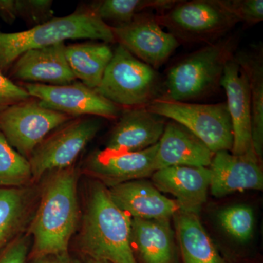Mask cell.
I'll list each match as a JSON object with an SVG mask.
<instances>
[{
	"label": "cell",
	"instance_id": "cell-29",
	"mask_svg": "<svg viewBox=\"0 0 263 263\" xmlns=\"http://www.w3.org/2000/svg\"><path fill=\"white\" fill-rule=\"evenodd\" d=\"M238 22L255 24L263 20L262 0H221Z\"/></svg>",
	"mask_w": 263,
	"mask_h": 263
},
{
	"label": "cell",
	"instance_id": "cell-14",
	"mask_svg": "<svg viewBox=\"0 0 263 263\" xmlns=\"http://www.w3.org/2000/svg\"><path fill=\"white\" fill-rule=\"evenodd\" d=\"M209 167L211 193L217 198L245 190H262V166L255 153L235 155L221 151L214 154Z\"/></svg>",
	"mask_w": 263,
	"mask_h": 263
},
{
	"label": "cell",
	"instance_id": "cell-26",
	"mask_svg": "<svg viewBox=\"0 0 263 263\" xmlns=\"http://www.w3.org/2000/svg\"><path fill=\"white\" fill-rule=\"evenodd\" d=\"M32 181L28 160L10 146L0 132V189L22 187Z\"/></svg>",
	"mask_w": 263,
	"mask_h": 263
},
{
	"label": "cell",
	"instance_id": "cell-25",
	"mask_svg": "<svg viewBox=\"0 0 263 263\" xmlns=\"http://www.w3.org/2000/svg\"><path fill=\"white\" fill-rule=\"evenodd\" d=\"M178 2L176 0H105L99 3L93 10L104 22L109 21L119 25L129 23L145 10H157L164 13Z\"/></svg>",
	"mask_w": 263,
	"mask_h": 263
},
{
	"label": "cell",
	"instance_id": "cell-21",
	"mask_svg": "<svg viewBox=\"0 0 263 263\" xmlns=\"http://www.w3.org/2000/svg\"><path fill=\"white\" fill-rule=\"evenodd\" d=\"M173 218L183 263H229L216 249L198 215L179 210Z\"/></svg>",
	"mask_w": 263,
	"mask_h": 263
},
{
	"label": "cell",
	"instance_id": "cell-4",
	"mask_svg": "<svg viewBox=\"0 0 263 263\" xmlns=\"http://www.w3.org/2000/svg\"><path fill=\"white\" fill-rule=\"evenodd\" d=\"M236 46V38H220L176 62L167 72L160 98L186 103L213 92L220 86Z\"/></svg>",
	"mask_w": 263,
	"mask_h": 263
},
{
	"label": "cell",
	"instance_id": "cell-11",
	"mask_svg": "<svg viewBox=\"0 0 263 263\" xmlns=\"http://www.w3.org/2000/svg\"><path fill=\"white\" fill-rule=\"evenodd\" d=\"M111 29L119 45L155 70L163 65L179 46V41L162 29L154 15L142 13L129 23Z\"/></svg>",
	"mask_w": 263,
	"mask_h": 263
},
{
	"label": "cell",
	"instance_id": "cell-19",
	"mask_svg": "<svg viewBox=\"0 0 263 263\" xmlns=\"http://www.w3.org/2000/svg\"><path fill=\"white\" fill-rule=\"evenodd\" d=\"M65 43L25 52L13 65L11 75L34 84L66 85L76 80L65 55Z\"/></svg>",
	"mask_w": 263,
	"mask_h": 263
},
{
	"label": "cell",
	"instance_id": "cell-33",
	"mask_svg": "<svg viewBox=\"0 0 263 263\" xmlns=\"http://www.w3.org/2000/svg\"><path fill=\"white\" fill-rule=\"evenodd\" d=\"M0 18L9 24L18 18L16 0H0Z\"/></svg>",
	"mask_w": 263,
	"mask_h": 263
},
{
	"label": "cell",
	"instance_id": "cell-6",
	"mask_svg": "<svg viewBox=\"0 0 263 263\" xmlns=\"http://www.w3.org/2000/svg\"><path fill=\"white\" fill-rule=\"evenodd\" d=\"M146 107L152 113L181 124L213 153L221 151L231 152L233 128L226 102L197 104L159 98Z\"/></svg>",
	"mask_w": 263,
	"mask_h": 263
},
{
	"label": "cell",
	"instance_id": "cell-5",
	"mask_svg": "<svg viewBox=\"0 0 263 263\" xmlns=\"http://www.w3.org/2000/svg\"><path fill=\"white\" fill-rule=\"evenodd\" d=\"M95 90L117 106L129 108L146 107L159 98L162 85L155 69L119 45Z\"/></svg>",
	"mask_w": 263,
	"mask_h": 263
},
{
	"label": "cell",
	"instance_id": "cell-7",
	"mask_svg": "<svg viewBox=\"0 0 263 263\" xmlns=\"http://www.w3.org/2000/svg\"><path fill=\"white\" fill-rule=\"evenodd\" d=\"M155 18L178 41L190 43L215 42L238 23L221 0L179 1Z\"/></svg>",
	"mask_w": 263,
	"mask_h": 263
},
{
	"label": "cell",
	"instance_id": "cell-23",
	"mask_svg": "<svg viewBox=\"0 0 263 263\" xmlns=\"http://www.w3.org/2000/svg\"><path fill=\"white\" fill-rule=\"evenodd\" d=\"M66 59L76 79L91 89L98 87L114 55L106 43H84L65 48Z\"/></svg>",
	"mask_w": 263,
	"mask_h": 263
},
{
	"label": "cell",
	"instance_id": "cell-17",
	"mask_svg": "<svg viewBox=\"0 0 263 263\" xmlns=\"http://www.w3.org/2000/svg\"><path fill=\"white\" fill-rule=\"evenodd\" d=\"M113 201L132 219H171L179 207L148 180L129 181L108 188Z\"/></svg>",
	"mask_w": 263,
	"mask_h": 263
},
{
	"label": "cell",
	"instance_id": "cell-8",
	"mask_svg": "<svg viewBox=\"0 0 263 263\" xmlns=\"http://www.w3.org/2000/svg\"><path fill=\"white\" fill-rule=\"evenodd\" d=\"M101 125L98 117H78L50 133L28 159L32 180L36 181L46 174L72 166Z\"/></svg>",
	"mask_w": 263,
	"mask_h": 263
},
{
	"label": "cell",
	"instance_id": "cell-18",
	"mask_svg": "<svg viewBox=\"0 0 263 263\" xmlns=\"http://www.w3.org/2000/svg\"><path fill=\"white\" fill-rule=\"evenodd\" d=\"M130 238L138 263H180L171 219H132Z\"/></svg>",
	"mask_w": 263,
	"mask_h": 263
},
{
	"label": "cell",
	"instance_id": "cell-12",
	"mask_svg": "<svg viewBox=\"0 0 263 263\" xmlns=\"http://www.w3.org/2000/svg\"><path fill=\"white\" fill-rule=\"evenodd\" d=\"M157 147L158 143L146 149L126 153L95 151L85 161L84 171L107 188L147 179L156 171Z\"/></svg>",
	"mask_w": 263,
	"mask_h": 263
},
{
	"label": "cell",
	"instance_id": "cell-32",
	"mask_svg": "<svg viewBox=\"0 0 263 263\" xmlns=\"http://www.w3.org/2000/svg\"><path fill=\"white\" fill-rule=\"evenodd\" d=\"M29 263H80L79 260L71 257L68 252L63 253L46 254L32 257Z\"/></svg>",
	"mask_w": 263,
	"mask_h": 263
},
{
	"label": "cell",
	"instance_id": "cell-13",
	"mask_svg": "<svg viewBox=\"0 0 263 263\" xmlns=\"http://www.w3.org/2000/svg\"><path fill=\"white\" fill-rule=\"evenodd\" d=\"M220 86L226 93L227 107L233 128L231 153L235 155L255 153L252 146V103L248 79L234 56L227 62Z\"/></svg>",
	"mask_w": 263,
	"mask_h": 263
},
{
	"label": "cell",
	"instance_id": "cell-28",
	"mask_svg": "<svg viewBox=\"0 0 263 263\" xmlns=\"http://www.w3.org/2000/svg\"><path fill=\"white\" fill-rule=\"evenodd\" d=\"M18 17L35 26L53 18V1L51 0H16Z\"/></svg>",
	"mask_w": 263,
	"mask_h": 263
},
{
	"label": "cell",
	"instance_id": "cell-2",
	"mask_svg": "<svg viewBox=\"0 0 263 263\" xmlns=\"http://www.w3.org/2000/svg\"><path fill=\"white\" fill-rule=\"evenodd\" d=\"M130 216L113 201L108 189L90 184L79 246L90 259L108 263H138L131 245Z\"/></svg>",
	"mask_w": 263,
	"mask_h": 263
},
{
	"label": "cell",
	"instance_id": "cell-27",
	"mask_svg": "<svg viewBox=\"0 0 263 263\" xmlns=\"http://www.w3.org/2000/svg\"><path fill=\"white\" fill-rule=\"evenodd\" d=\"M218 220L235 241L247 243L253 235L255 217L253 209L249 205L240 204L226 208L218 214Z\"/></svg>",
	"mask_w": 263,
	"mask_h": 263
},
{
	"label": "cell",
	"instance_id": "cell-24",
	"mask_svg": "<svg viewBox=\"0 0 263 263\" xmlns=\"http://www.w3.org/2000/svg\"><path fill=\"white\" fill-rule=\"evenodd\" d=\"M247 76L252 103V141L259 159L263 155V60L262 49L234 55Z\"/></svg>",
	"mask_w": 263,
	"mask_h": 263
},
{
	"label": "cell",
	"instance_id": "cell-20",
	"mask_svg": "<svg viewBox=\"0 0 263 263\" xmlns=\"http://www.w3.org/2000/svg\"><path fill=\"white\" fill-rule=\"evenodd\" d=\"M214 154L191 132L178 123H166L158 142L155 169L172 166L209 167Z\"/></svg>",
	"mask_w": 263,
	"mask_h": 263
},
{
	"label": "cell",
	"instance_id": "cell-16",
	"mask_svg": "<svg viewBox=\"0 0 263 263\" xmlns=\"http://www.w3.org/2000/svg\"><path fill=\"white\" fill-rule=\"evenodd\" d=\"M164 118L152 113L146 107L124 110L105 143L112 153L136 152L158 143L165 127Z\"/></svg>",
	"mask_w": 263,
	"mask_h": 263
},
{
	"label": "cell",
	"instance_id": "cell-15",
	"mask_svg": "<svg viewBox=\"0 0 263 263\" xmlns=\"http://www.w3.org/2000/svg\"><path fill=\"white\" fill-rule=\"evenodd\" d=\"M152 179L159 191L174 197L180 211L199 216L210 189L209 167L172 166L156 171Z\"/></svg>",
	"mask_w": 263,
	"mask_h": 263
},
{
	"label": "cell",
	"instance_id": "cell-22",
	"mask_svg": "<svg viewBox=\"0 0 263 263\" xmlns=\"http://www.w3.org/2000/svg\"><path fill=\"white\" fill-rule=\"evenodd\" d=\"M35 191L28 186L0 189V250L32 220Z\"/></svg>",
	"mask_w": 263,
	"mask_h": 263
},
{
	"label": "cell",
	"instance_id": "cell-1",
	"mask_svg": "<svg viewBox=\"0 0 263 263\" xmlns=\"http://www.w3.org/2000/svg\"><path fill=\"white\" fill-rule=\"evenodd\" d=\"M50 174L29 224L32 257L68 252L80 220L77 170L71 166Z\"/></svg>",
	"mask_w": 263,
	"mask_h": 263
},
{
	"label": "cell",
	"instance_id": "cell-31",
	"mask_svg": "<svg viewBox=\"0 0 263 263\" xmlns=\"http://www.w3.org/2000/svg\"><path fill=\"white\" fill-rule=\"evenodd\" d=\"M30 247L29 235H20L0 254V263H27Z\"/></svg>",
	"mask_w": 263,
	"mask_h": 263
},
{
	"label": "cell",
	"instance_id": "cell-30",
	"mask_svg": "<svg viewBox=\"0 0 263 263\" xmlns=\"http://www.w3.org/2000/svg\"><path fill=\"white\" fill-rule=\"evenodd\" d=\"M29 98L30 96L24 87L14 84L0 71V111Z\"/></svg>",
	"mask_w": 263,
	"mask_h": 263
},
{
	"label": "cell",
	"instance_id": "cell-10",
	"mask_svg": "<svg viewBox=\"0 0 263 263\" xmlns=\"http://www.w3.org/2000/svg\"><path fill=\"white\" fill-rule=\"evenodd\" d=\"M24 88L43 106L72 118L91 115L115 119L119 114V106L82 83L60 86L29 83Z\"/></svg>",
	"mask_w": 263,
	"mask_h": 263
},
{
	"label": "cell",
	"instance_id": "cell-3",
	"mask_svg": "<svg viewBox=\"0 0 263 263\" xmlns=\"http://www.w3.org/2000/svg\"><path fill=\"white\" fill-rule=\"evenodd\" d=\"M75 39L100 40L106 43L116 41L111 27L94 10H81L53 18L28 30L0 32V71L6 70L25 52Z\"/></svg>",
	"mask_w": 263,
	"mask_h": 263
},
{
	"label": "cell",
	"instance_id": "cell-9",
	"mask_svg": "<svg viewBox=\"0 0 263 263\" xmlns=\"http://www.w3.org/2000/svg\"><path fill=\"white\" fill-rule=\"evenodd\" d=\"M72 119L28 100L0 111V132L10 146L28 160L51 132Z\"/></svg>",
	"mask_w": 263,
	"mask_h": 263
},
{
	"label": "cell",
	"instance_id": "cell-34",
	"mask_svg": "<svg viewBox=\"0 0 263 263\" xmlns=\"http://www.w3.org/2000/svg\"><path fill=\"white\" fill-rule=\"evenodd\" d=\"M87 263H108L107 262H105V261L101 260H95V259H88Z\"/></svg>",
	"mask_w": 263,
	"mask_h": 263
}]
</instances>
